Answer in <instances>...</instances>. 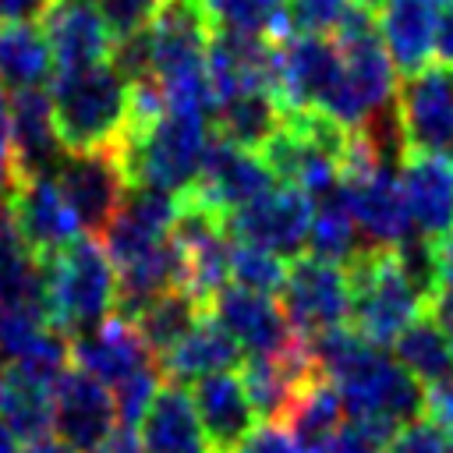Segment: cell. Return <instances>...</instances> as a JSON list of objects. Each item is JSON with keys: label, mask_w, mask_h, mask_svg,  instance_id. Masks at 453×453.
<instances>
[{"label": "cell", "mask_w": 453, "mask_h": 453, "mask_svg": "<svg viewBox=\"0 0 453 453\" xmlns=\"http://www.w3.org/2000/svg\"><path fill=\"white\" fill-rule=\"evenodd\" d=\"M350 4H357V7H365V11H372V14H375V11H386L393 0H350Z\"/></svg>", "instance_id": "cell-48"}, {"label": "cell", "mask_w": 453, "mask_h": 453, "mask_svg": "<svg viewBox=\"0 0 453 453\" xmlns=\"http://www.w3.org/2000/svg\"><path fill=\"white\" fill-rule=\"evenodd\" d=\"M0 453H21V442H18V435L4 425V418H0Z\"/></svg>", "instance_id": "cell-47"}, {"label": "cell", "mask_w": 453, "mask_h": 453, "mask_svg": "<svg viewBox=\"0 0 453 453\" xmlns=\"http://www.w3.org/2000/svg\"><path fill=\"white\" fill-rule=\"evenodd\" d=\"M442 7H446V11H449V14H453V0H442Z\"/></svg>", "instance_id": "cell-49"}, {"label": "cell", "mask_w": 453, "mask_h": 453, "mask_svg": "<svg viewBox=\"0 0 453 453\" xmlns=\"http://www.w3.org/2000/svg\"><path fill=\"white\" fill-rule=\"evenodd\" d=\"M425 418L453 442V379L425 393Z\"/></svg>", "instance_id": "cell-41"}, {"label": "cell", "mask_w": 453, "mask_h": 453, "mask_svg": "<svg viewBox=\"0 0 453 453\" xmlns=\"http://www.w3.org/2000/svg\"><path fill=\"white\" fill-rule=\"evenodd\" d=\"M308 255L311 258H322V262H336V265H350L368 244L350 216V209L343 205L340 191L333 198H322L315 205V216H311V226H308Z\"/></svg>", "instance_id": "cell-33"}, {"label": "cell", "mask_w": 453, "mask_h": 453, "mask_svg": "<svg viewBox=\"0 0 453 453\" xmlns=\"http://www.w3.org/2000/svg\"><path fill=\"white\" fill-rule=\"evenodd\" d=\"M0 418L18 435V442L35 446L53 432V386L28 379L18 368L4 365L0 375Z\"/></svg>", "instance_id": "cell-26"}, {"label": "cell", "mask_w": 453, "mask_h": 453, "mask_svg": "<svg viewBox=\"0 0 453 453\" xmlns=\"http://www.w3.org/2000/svg\"><path fill=\"white\" fill-rule=\"evenodd\" d=\"M393 357L403 365V372H411L425 386V393L442 386L446 379H453V347H449V336H446L442 322L435 319V311H425L393 343Z\"/></svg>", "instance_id": "cell-29"}, {"label": "cell", "mask_w": 453, "mask_h": 453, "mask_svg": "<svg viewBox=\"0 0 453 453\" xmlns=\"http://www.w3.org/2000/svg\"><path fill=\"white\" fill-rule=\"evenodd\" d=\"M393 435L382 428H372L365 421H343L315 453H382Z\"/></svg>", "instance_id": "cell-38"}, {"label": "cell", "mask_w": 453, "mask_h": 453, "mask_svg": "<svg viewBox=\"0 0 453 453\" xmlns=\"http://www.w3.org/2000/svg\"><path fill=\"white\" fill-rule=\"evenodd\" d=\"M209 315L237 340V347L248 357H269V354H287L294 350L301 340L294 336L283 308L265 297V294H251L241 287H226L223 294H216V301L209 304Z\"/></svg>", "instance_id": "cell-15"}, {"label": "cell", "mask_w": 453, "mask_h": 453, "mask_svg": "<svg viewBox=\"0 0 453 453\" xmlns=\"http://www.w3.org/2000/svg\"><path fill=\"white\" fill-rule=\"evenodd\" d=\"M304 453H315V449H304Z\"/></svg>", "instance_id": "cell-50"}, {"label": "cell", "mask_w": 453, "mask_h": 453, "mask_svg": "<svg viewBox=\"0 0 453 453\" xmlns=\"http://www.w3.org/2000/svg\"><path fill=\"white\" fill-rule=\"evenodd\" d=\"M234 453H304V446L283 421H262Z\"/></svg>", "instance_id": "cell-40"}, {"label": "cell", "mask_w": 453, "mask_h": 453, "mask_svg": "<svg viewBox=\"0 0 453 453\" xmlns=\"http://www.w3.org/2000/svg\"><path fill=\"white\" fill-rule=\"evenodd\" d=\"M11 212H14V223L25 237V244L42 262H50L64 248H71L78 237H85L78 216L71 212V205L60 195L53 177L21 180V188L11 195Z\"/></svg>", "instance_id": "cell-16"}, {"label": "cell", "mask_w": 453, "mask_h": 453, "mask_svg": "<svg viewBox=\"0 0 453 453\" xmlns=\"http://www.w3.org/2000/svg\"><path fill=\"white\" fill-rule=\"evenodd\" d=\"M212 142L209 117L163 110L145 124H131L120 142V163L131 188H152L184 198L202 170L205 149Z\"/></svg>", "instance_id": "cell-1"}, {"label": "cell", "mask_w": 453, "mask_h": 453, "mask_svg": "<svg viewBox=\"0 0 453 453\" xmlns=\"http://www.w3.org/2000/svg\"><path fill=\"white\" fill-rule=\"evenodd\" d=\"M382 453H449V446H446V435H442L428 418H418V421L403 425V428L386 442Z\"/></svg>", "instance_id": "cell-39"}, {"label": "cell", "mask_w": 453, "mask_h": 453, "mask_svg": "<svg viewBox=\"0 0 453 453\" xmlns=\"http://www.w3.org/2000/svg\"><path fill=\"white\" fill-rule=\"evenodd\" d=\"M99 453H145V449H142L138 428H131V425H117V432L99 446Z\"/></svg>", "instance_id": "cell-44"}, {"label": "cell", "mask_w": 453, "mask_h": 453, "mask_svg": "<svg viewBox=\"0 0 453 453\" xmlns=\"http://www.w3.org/2000/svg\"><path fill=\"white\" fill-rule=\"evenodd\" d=\"M216 32L280 42L290 35V0H202Z\"/></svg>", "instance_id": "cell-32"}, {"label": "cell", "mask_w": 453, "mask_h": 453, "mask_svg": "<svg viewBox=\"0 0 453 453\" xmlns=\"http://www.w3.org/2000/svg\"><path fill=\"white\" fill-rule=\"evenodd\" d=\"M432 311H435V319L442 322V329H446V336H449V347H453V297L435 301V304H432Z\"/></svg>", "instance_id": "cell-46"}, {"label": "cell", "mask_w": 453, "mask_h": 453, "mask_svg": "<svg viewBox=\"0 0 453 453\" xmlns=\"http://www.w3.org/2000/svg\"><path fill=\"white\" fill-rule=\"evenodd\" d=\"M280 127H283V110L273 99V92H248L216 103L212 110V134L251 152H262Z\"/></svg>", "instance_id": "cell-28"}, {"label": "cell", "mask_w": 453, "mask_h": 453, "mask_svg": "<svg viewBox=\"0 0 453 453\" xmlns=\"http://www.w3.org/2000/svg\"><path fill=\"white\" fill-rule=\"evenodd\" d=\"M315 361L304 343H297L287 354H269V357H244L241 379L251 396V407L262 421H283L287 411L294 407L297 393L304 382L315 375Z\"/></svg>", "instance_id": "cell-22"}, {"label": "cell", "mask_w": 453, "mask_h": 453, "mask_svg": "<svg viewBox=\"0 0 453 453\" xmlns=\"http://www.w3.org/2000/svg\"><path fill=\"white\" fill-rule=\"evenodd\" d=\"M138 439L145 453H212L205 428L198 421L191 389L163 382L145 418L138 421Z\"/></svg>", "instance_id": "cell-23"}, {"label": "cell", "mask_w": 453, "mask_h": 453, "mask_svg": "<svg viewBox=\"0 0 453 453\" xmlns=\"http://www.w3.org/2000/svg\"><path fill=\"white\" fill-rule=\"evenodd\" d=\"M50 103L64 152L120 149L131 117V81L113 64L57 74Z\"/></svg>", "instance_id": "cell-2"}, {"label": "cell", "mask_w": 453, "mask_h": 453, "mask_svg": "<svg viewBox=\"0 0 453 453\" xmlns=\"http://www.w3.org/2000/svg\"><path fill=\"white\" fill-rule=\"evenodd\" d=\"M209 81L216 103L248 96V92H273L276 81V42L234 32H212L209 42Z\"/></svg>", "instance_id": "cell-17"}, {"label": "cell", "mask_w": 453, "mask_h": 453, "mask_svg": "<svg viewBox=\"0 0 453 453\" xmlns=\"http://www.w3.org/2000/svg\"><path fill=\"white\" fill-rule=\"evenodd\" d=\"M280 308L301 343L343 329L354 308L347 265L297 255L287 265V280L280 287Z\"/></svg>", "instance_id": "cell-5"}, {"label": "cell", "mask_w": 453, "mask_h": 453, "mask_svg": "<svg viewBox=\"0 0 453 453\" xmlns=\"http://www.w3.org/2000/svg\"><path fill=\"white\" fill-rule=\"evenodd\" d=\"M350 0H290V28L308 35L336 32Z\"/></svg>", "instance_id": "cell-37"}, {"label": "cell", "mask_w": 453, "mask_h": 453, "mask_svg": "<svg viewBox=\"0 0 453 453\" xmlns=\"http://www.w3.org/2000/svg\"><path fill=\"white\" fill-rule=\"evenodd\" d=\"M53 50L42 25H4L0 28V88L25 92L42 88L53 78Z\"/></svg>", "instance_id": "cell-27"}, {"label": "cell", "mask_w": 453, "mask_h": 453, "mask_svg": "<svg viewBox=\"0 0 453 453\" xmlns=\"http://www.w3.org/2000/svg\"><path fill=\"white\" fill-rule=\"evenodd\" d=\"M315 216V202L287 184H276L241 212L226 219V230L234 241L265 248L280 258H297L301 248L308 244V226Z\"/></svg>", "instance_id": "cell-10"}, {"label": "cell", "mask_w": 453, "mask_h": 453, "mask_svg": "<svg viewBox=\"0 0 453 453\" xmlns=\"http://www.w3.org/2000/svg\"><path fill=\"white\" fill-rule=\"evenodd\" d=\"M343 85V60L333 39L290 32L276 42L273 99L287 113H329Z\"/></svg>", "instance_id": "cell-6"}, {"label": "cell", "mask_w": 453, "mask_h": 453, "mask_svg": "<svg viewBox=\"0 0 453 453\" xmlns=\"http://www.w3.org/2000/svg\"><path fill=\"white\" fill-rule=\"evenodd\" d=\"M205 315H209V308H205L198 297H191L184 287H173V290L159 294L156 301H149L131 322L138 326L142 340L149 343V350H152L156 361H159V357L170 354Z\"/></svg>", "instance_id": "cell-30"}, {"label": "cell", "mask_w": 453, "mask_h": 453, "mask_svg": "<svg viewBox=\"0 0 453 453\" xmlns=\"http://www.w3.org/2000/svg\"><path fill=\"white\" fill-rule=\"evenodd\" d=\"M435 64L453 67V14L442 7V21H439V39H435Z\"/></svg>", "instance_id": "cell-45"}, {"label": "cell", "mask_w": 453, "mask_h": 453, "mask_svg": "<svg viewBox=\"0 0 453 453\" xmlns=\"http://www.w3.org/2000/svg\"><path fill=\"white\" fill-rule=\"evenodd\" d=\"M191 400L212 453H234L255 432V407L241 372H219L191 386Z\"/></svg>", "instance_id": "cell-20"}, {"label": "cell", "mask_w": 453, "mask_h": 453, "mask_svg": "<svg viewBox=\"0 0 453 453\" xmlns=\"http://www.w3.org/2000/svg\"><path fill=\"white\" fill-rule=\"evenodd\" d=\"M273 188H276V177H273L269 163L262 159V152L230 145L212 134L202 170H198V180L184 198L209 209L219 219H230L234 212H241L244 205H251L255 198H262Z\"/></svg>", "instance_id": "cell-7"}, {"label": "cell", "mask_w": 453, "mask_h": 453, "mask_svg": "<svg viewBox=\"0 0 453 453\" xmlns=\"http://www.w3.org/2000/svg\"><path fill=\"white\" fill-rule=\"evenodd\" d=\"M46 265V315L64 336H81L117 315V265L96 237H78Z\"/></svg>", "instance_id": "cell-3"}, {"label": "cell", "mask_w": 453, "mask_h": 453, "mask_svg": "<svg viewBox=\"0 0 453 453\" xmlns=\"http://www.w3.org/2000/svg\"><path fill=\"white\" fill-rule=\"evenodd\" d=\"M283 425L301 439L304 449H319V446L343 425V403H340L336 386H333L322 372H315V375L304 382V389L297 393V400H294V407L287 411Z\"/></svg>", "instance_id": "cell-31"}, {"label": "cell", "mask_w": 453, "mask_h": 453, "mask_svg": "<svg viewBox=\"0 0 453 453\" xmlns=\"http://www.w3.org/2000/svg\"><path fill=\"white\" fill-rule=\"evenodd\" d=\"M180 219V198L152 188H131L110 226L103 230V248L113 265L142 258L145 251L166 244Z\"/></svg>", "instance_id": "cell-14"}, {"label": "cell", "mask_w": 453, "mask_h": 453, "mask_svg": "<svg viewBox=\"0 0 453 453\" xmlns=\"http://www.w3.org/2000/svg\"><path fill=\"white\" fill-rule=\"evenodd\" d=\"M57 0H0V18L7 25H35L53 11Z\"/></svg>", "instance_id": "cell-42"}, {"label": "cell", "mask_w": 453, "mask_h": 453, "mask_svg": "<svg viewBox=\"0 0 453 453\" xmlns=\"http://www.w3.org/2000/svg\"><path fill=\"white\" fill-rule=\"evenodd\" d=\"M396 180L403 191L411 230L428 244L453 237V156L400 152Z\"/></svg>", "instance_id": "cell-12"}, {"label": "cell", "mask_w": 453, "mask_h": 453, "mask_svg": "<svg viewBox=\"0 0 453 453\" xmlns=\"http://www.w3.org/2000/svg\"><path fill=\"white\" fill-rule=\"evenodd\" d=\"M71 354H74V368H81L85 375L103 382L110 393L120 389L124 382H131L134 375H142L149 368H159L156 354L142 340L138 326L120 311L110 315L103 326L74 336Z\"/></svg>", "instance_id": "cell-13"}, {"label": "cell", "mask_w": 453, "mask_h": 453, "mask_svg": "<svg viewBox=\"0 0 453 453\" xmlns=\"http://www.w3.org/2000/svg\"><path fill=\"white\" fill-rule=\"evenodd\" d=\"M11 149L21 170V180L53 177L64 159V145L53 120V103L42 88H25L11 96Z\"/></svg>", "instance_id": "cell-21"}, {"label": "cell", "mask_w": 453, "mask_h": 453, "mask_svg": "<svg viewBox=\"0 0 453 453\" xmlns=\"http://www.w3.org/2000/svg\"><path fill=\"white\" fill-rule=\"evenodd\" d=\"M7 304L46 308V265L25 244L11 212V198L0 202V308Z\"/></svg>", "instance_id": "cell-25"}, {"label": "cell", "mask_w": 453, "mask_h": 453, "mask_svg": "<svg viewBox=\"0 0 453 453\" xmlns=\"http://www.w3.org/2000/svg\"><path fill=\"white\" fill-rule=\"evenodd\" d=\"M241 347L237 340L212 319L205 315L170 354L159 357V372L166 375V382H198V379H209V375H219V372H234L241 365Z\"/></svg>", "instance_id": "cell-24"}, {"label": "cell", "mask_w": 453, "mask_h": 453, "mask_svg": "<svg viewBox=\"0 0 453 453\" xmlns=\"http://www.w3.org/2000/svg\"><path fill=\"white\" fill-rule=\"evenodd\" d=\"M347 273L354 294V329L382 350L393 347L425 311H432V297L411 280L396 248H365Z\"/></svg>", "instance_id": "cell-4"}, {"label": "cell", "mask_w": 453, "mask_h": 453, "mask_svg": "<svg viewBox=\"0 0 453 453\" xmlns=\"http://www.w3.org/2000/svg\"><path fill=\"white\" fill-rule=\"evenodd\" d=\"M287 258L265 251V248H255V244H244V241H234V251H230V283L241 287V290H251V294H280L283 280H287Z\"/></svg>", "instance_id": "cell-35"}, {"label": "cell", "mask_w": 453, "mask_h": 453, "mask_svg": "<svg viewBox=\"0 0 453 453\" xmlns=\"http://www.w3.org/2000/svg\"><path fill=\"white\" fill-rule=\"evenodd\" d=\"M403 152L453 156V67L432 64L396 88L393 103Z\"/></svg>", "instance_id": "cell-8"}, {"label": "cell", "mask_w": 453, "mask_h": 453, "mask_svg": "<svg viewBox=\"0 0 453 453\" xmlns=\"http://www.w3.org/2000/svg\"><path fill=\"white\" fill-rule=\"evenodd\" d=\"M117 403L113 393L85 375L81 368H67L53 386V439L74 453H99V446L117 432Z\"/></svg>", "instance_id": "cell-11"}, {"label": "cell", "mask_w": 453, "mask_h": 453, "mask_svg": "<svg viewBox=\"0 0 453 453\" xmlns=\"http://www.w3.org/2000/svg\"><path fill=\"white\" fill-rule=\"evenodd\" d=\"M53 329L42 304H7L0 308V365H18L35 350V343Z\"/></svg>", "instance_id": "cell-34"}, {"label": "cell", "mask_w": 453, "mask_h": 453, "mask_svg": "<svg viewBox=\"0 0 453 453\" xmlns=\"http://www.w3.org/2000/svg\"><path fill=\"white\" fill-rule=\"evenodd\" d=\"M163 4L166 0H96V11L106 21L110 35L117 42H124V39H134V35L149 32L152 21L159 18Z\"/></svg>", "instance_id": "cell-36"}, {"label": "cell", "mask_w": 453, "mask_h": 453, "mask_svg": "<svg viewBox=\"0 0 453 453\" xmlns=\"http://www.w3.org/2000/svg\"><path fill=\"white\" fill-rule=\"evenodd\" d=\"M439 21H442V0H393L379 14V35L396 74L414 78L435 64Z\"/></svg>", "instance_id": "cell-19"}, {"label": "cell", "mask_w": 453, "mask_h": 453, "mask_svg": "<svg viewBox=\"0 0 453 453\" xmlns=\"http://www.w3.org/2000/svg\"><path fill=\"white\" fill-rule=\"evenodd\" d=\"M42 32L50 39L57 74L99 67L113 57V35L92 0H57L42 18Z\"/></svg>", "instance_id": "cell-18"}, {"label": "cell", "mask_w": 453, "mask_h": 453, "mask_svg": "<svg viewBox=\"0 0 453 453\" xmlns=\"http://www.w3.org/2000/svg\"><path fill=\"white\" fill-rule=\"evenodd\" d=\"M53 180L67 198L71 212L78 216L81 230H92V234H103L110 226V219L117 216V209L131 191V180L124 173L117 149L64 152V159L53 170Z\"/></svg>", "instance_id": "cell-9"}, {"label": "cell", "mask_w": 453, "mask_h": 453, "mask_svg": "<svg viewBox=\"0 0 453 453\" xmlns=\"http://www.w3.org/2000/svg\"><path fill=\"white\" fill-rule=\"evenodd\" d=\"M446 297H453V237L435 244V301Z\"/></svg>", "instance_id": "cell-43"}]
</instances>
